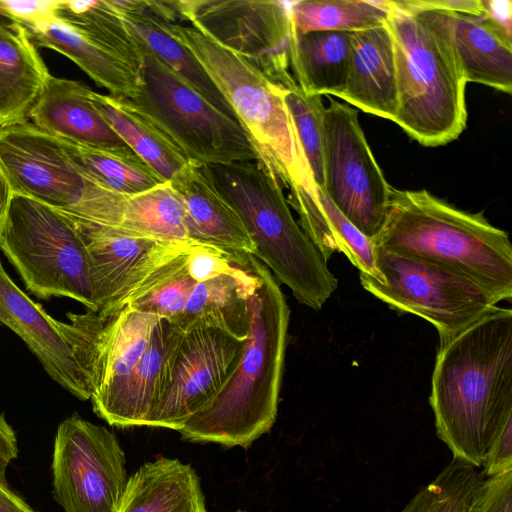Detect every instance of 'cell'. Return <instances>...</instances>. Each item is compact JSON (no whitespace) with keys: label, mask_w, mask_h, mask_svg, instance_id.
Wrapping results in <instances>:
<instances>
[{"label":"cell","mask_w":512,"mask_h":512,"mask_svg":"<svg viewBox=\"0 0 512 512\" xmlns=\"http://www.w3.org/2000/svg\"><path fill=\"white\" fill-rule=\"evenodd\" d=\"M130 100L191 162L218 165L258 161L237 120L215 108L144 48L139 91Z\"/></svg>","instance_id":"cell-9"},{"label":"cell","mask_w":512,"mask_h":512,"mask_svg":"<svg viewBox=\"0 0 512 512\" xmlns=\"http://www.w3.org/2000/svg\"><path fill=\"white\" fill-rule=\"evenodd\" d=\"M13 192L0 168V235L5 224Z\"/></svg>","instance_id":"cell-45"},{"label":"cell","mask_w":512,"mask_h":512,"mask_svg":"<svg viewBox=\"0 0 512 512\" xmlns=\"http://www.w3.org/2000/svg\"><path fill=\"white\" fill-rule=\"evenodd\" d=\"M90 92L82 82L50 75L27 119L59 140L96 148L125 146L94 108Z\"/></svg>","instance_id":"cell-24"},{"label":"cell","mask_w":512,"mask_h":512,"mask_svg":"<svg viewBox=\"0 0 512 512\" xmlns=\"http://www.w3.org/2000/svg\"><path fill=\"white\" fill-rule=\"evenodd\" d=\"M94 108L118 137L164 182L190 163L177 144L129 98L90 92Z\"/></svg>","instance_id":"cell-29"},{"label":"cell","mask_w":512,"mask_h":512,"mask_svg":"<svg viewBox=\"0 0 512 512\" xmlns=\"http://www.w3.org/2000/svg\"><path fill=\"white\" fill-rule=\"evenodd\" d=\"M207 166L252 237L255 257L298 302L321 309L338 280L294 219L280 182L257 160Z\"/></svg>","instance_id":"cell-5"},{"label":"cell","mask_w":512,"mask_h":512,"mask_svg":"<svg viewBox=\"0 0 512 512\" xmlns=\"http://www.w3.org/2000/svg\"><path fill=\"white\" fill-rule=\"evenodd\" d=\"M50 75L25 26L0 20V127L27 120Z\"/></svg>","instance_id":"cell-27"},{"label":"cell","mask_w":512,"mask_h":512,"mask_svg":"<svg viewBox=\"0 0 512 512\" xmlns=\"http://www.w3.org/2000/svg\"><path fill=\"white\" fill-rule=\"evenodd\" d=\"M249 331L241 358L218 392L180 429L183 440L248 448L274 425L284 370L290 309L272 272L255 256Z\"/></svg>","instance_id":"cell-2"},{"label":"cell","mask_w":512,"mask_h":512,"mask_svg":"<svg viewBox=\"0 0 512 512\" xmlns=\"http://www.w3.org/2000/svg\"><path fill=\"white\" fill-rule=\"evenodd\" d=\"M192 246L157 268L128 296L122 306L153 314L174 324L196 284L187 265Z\"/></svg>","instance_id":"cell-35"},{"label":"cell","mask_w":512,"mask_h":512,"mask_svg":"<svg viewBox=\"0 0 512 512\" xmlns=\"http://www.w3.org/2000/svg\"><path fill=\"white\" fill-rule=\"evenodd\" d=\"M336 97L393 122L398 93L393 42L386 24L352 32L346 82Z\"/></svg>","instance_id":"cell-23"},{"label":"cell","mask_w":512,"mask_h":512,"mask_svg":"<svg viewBox=\"0 0 512 512\" xmlns=\"http://www.w3.org/2000/svg\"><path fill=\"white\" fill-rule=\"evenodd\" d=\"M182 335L173 323L160 318L134 368L91 397L94 412L111 426H145L170 380Z\"/></svg>","instance_id":"cell-18"},{"label":"cell","mask_w":512,"mask_h":512,"mask_svg":"<svg viewBox=\"0 0 512 512\" xmlns=\"http://www.w3.org/2000/svg\"><path fill=\"white\" fill-rule=\"evenodd\" d=\"M177 21L242 57L276 85H296L290 70L289 2L254 0L171 1Z\"/></svg>","instance_id":"cell-11"},{"label":"cell","mask_w":512,"mask_h":512,"mask_svg":"<svg viewBox=\"0 0 512 512\" xmlns=\"http://www.w3.org/2000/svg\"><path fill=\"white\" fill-rule=\"evenodd\" d=\"M50 12L134 67L140 74L143 49L125 26L113 0L49 1Z\"/></svg>","instance_id":"cell-32"},{"label":"cell","mask_w":512,"mask_h":512,"mask_svg":"<svg viewBox=\"0 0 512 512\" xmlns=\"http://www.w3.org/2000/svg\"><path fill=\"white\" fill-rule=\"evenodd\" d=\"M324 111V192L369 240L381 231L392 186L378 165L358 113L328 96Z\"/></svg>","instance_id":"cell-12"},{"label":"cell","mask_w":512,"mask_h":512,"mask_svg":"<svg viewBox=\"0 0 512 512\" xmlns=\"http://www.w3.org/2000/svg\"><path fill=\"white\" fill-rule=\"evenodd\" d=\"M465 512H512V470L485 478L467 502Z\"/></svg>","instance_id":"cell-38"},{"label":"cell","mask_w":512,"mask_h":512,"mask_svg":"<svg viewBox=\"0 0 512 512\" xmlns=\"http://www.w3.org/2000/svg\"><path fill=\"white\" fill-rule=\"evenodd\" d=\"M287 201L299 215L300 227L325 261L334 252L343 253L359 272L383 282L375 265L371 240L338 210L324 190L298 186L289 190Z\"/></svg>","instance_id":"cell-26"},{"label":"cell","mask_w":512,"mask_h":512,"mask_svg":"<svg viewBox=\"0 0 512 512\" xmlns=\"http://www.w3.org/2000/svg\"><path fill=\"white\" fill-rule=\"evenodd\" d=\"M385 22L394 51L398 109L393 120L419 144L457 139L467 124L466 80L442 31L422 12L394 8Z\"/></svg>","instance_id":"cell-4"},{"label":"cell","mask_w":512,"mask_h":512,"mask_svg":"<svg viewBox=\"0 0 512 512\" xmlns=\"http://www.w3.org/2000/svg\"><path fill=\"white\" fill-rule=\"evenodd\" d=\"M169 183L183 203L191 241L217 248L237 261L255 256L252 237L207 165L191 162Z\"/></svg>","instance_id":"cell-20"},{"label":"cell","mask_w":512,"mask_h":512,"mask_svg":"<svg viewBox=\"0 0 512 512\" xmlns=\"http://www.w3.org/2000/svg\"><path fill=\"white\" fill-rule=\"evenodd\" d=\"M386 7L406 12L446 11L472 16H484L482 0H384Z\"/></svg>","instance_id":"cell-40"},{"label":"cell","mask_w":512,"mask_h":512,"mask_svg":"<svg viewBox=\"0 0 512 512\" xmlns=\"http://www.w3.org/2000/svg\"><path fill=\"white\" fill-rule=\"evenodd\" d=\"M487 17L509 38L512 32V2L510 0H482Z\"/></svg>","instance_id":"cell-43"},{"label":"cell","mask_w":512,"mask_h":512,"mask_svg":"<svg viewBox=\"0 0 512 512\" xmlns=\"http://www.w3.org/2000/svg\"><path fill=\"white\" fill-rule=\"evenodd\" d=\"M0 512H36L11 491L6 482H0Z\"/></svg>","instance_id":"cell-44"},{"label":"cell","mask_w":512,"mask_h":512,"mask_svg":"<svg viewBox=\"0 0 512 512\" xmlns=\"http://www.w3.org/2000/svg\"><path fill=\"white\" fill-rule=\"evenodd\" d=\"M430 406L436 434L453 454L481 468L512 419V310L493 306L439 345Z\"/></svg>","instance_id":"cell-1"},{"label":"cell","mask_w":512,"mask_h":512,"mask_svg":"<svg viewBox=\"0 0 512 512\" xmlns=\"http://www.w3.org/2000/svg\"><path fill=\"white\" fill-rule=\"evenodd\" d=\"M484 479L482 470L453 458L401 512H459Z\"/></svg>","instance_id":"cell-36"},{"label":"cell","mask_w":512,"mask_h":512,"mask_svg":"<svg viewBox=\"0 0 512 512\" xmlns=\"http://www.w3.org/2000/svg\"><path fill=\"white\" fill-rule=\"evenodd\" d=\"M125 26L146 51L153 54L222 113L236 115L192 52L169 30L177 16L171 1L113 0Z\"/></svg>","instance_id":"cell-21"},{"label":"cell","mask_w":512,"mask_h":512,"mask_svg":"<svg viewBox=\"0 0 512 512\" xmlns=\"http://www.w3.org/2000/svg\"><path fill=\"white\" fill-rule=\"evenodd\" d=\"M283 99L316 188L324 190V111L322 96L307 95L298 85L281 87Z\"/></svg>","instance_id":"cell-37"},{"label":"cell","mask_w":512,"mask_h":512,"mask_svg":"<svg viewBox=\"0 0 512 512\" xmlns=\"http://www.w3.org/2000/svg\"><path fill=\"white\" fill-rule=\"evenodd\" d=\"M0 250L38 298L68 297L96 311L87 253L71 217L13 193Z\"/></svg>","instance_id":"cell-8"},{"label":"cell","mask_w":512,"mask_h":512,"mask_svg":"<svg viewBox=\"0 0 512 512\" xmlns=\"http://www.w3.org/2000/svg\"><path fill=\"white\" fill-rule=\"evenodd\" d=\"M125 463L113 432L74 413L54 439L55 500L64 512H118L129 480Z\"/></svg>","instance_id":"cell-13"},{"label":"cell","mask_w":512,"mask_h":512,"mask_svg":"<svg viewBox=\"0 0 512 512\" xmlns=\"http://www.w3.org/2000/svg\"><path fill=\"white\" fill-rule=\"evenodd\" d=\"M238 262L223 251L202 244H195L188 253V272L196 283L230 272Z\"/></svg>","instance_id":"cell-39"},{"label":"cell","mask_w":512,"mask_h":512,"mask_svg":"<svg viewBox=\"0 0 512 512\" xmlns=\"http://www.w3.org/2000/svg\"><path fill=\"white\" fill-rule=\"evenodd\" d=\"M243 344L213 328L183 333L170 380L145 426L182 429L233 373Z\"/></svg>","instance_id":"cell-14"},{"label":"cell","mask_w":512,"mask_h":512,"mask_svg":"<svg viewBox=\"0 0 512 512\" xmlns=\"http://www.w3.org/2000/svg\"><path fill=\"white\" fill-rule=\"evenodd\" d=\"M465 506H466V505H465ZM459 512H465V507H464L462 510H460Z\"/></svg>","instance_id":"cell-47"},{"label":"cell","mask_w":512,"mask_h":512,"mask_svg":"<svg viewBox=\"0 0 512 512\" xmlns=\"http://www.w3.org/2000/svg\"><path fill=\"white\" fill-rule=\"evenodd\" d=\"M245 257L241 262H235L232 271L195 284L174 323L181 332L213 328L239 341L246 340L249 298L255 286V277L244 264Z\"/></svg>","instance_id":"cell-25"},{"label":"cell","mask_w":512,"mask_h":512,"mask_svg":"<svg viewBox=\"0 0 512 512\" xmlns=\"http://www.w3.org/2000/svg\"><path fill=\"white\" fill-rule=\"evenodd\" d=\"M57 140L84 173L122 196H134L164 182L127 145L96 148Z\"/></svg>","instance_id":"cell-31"},{"label":"cell","mask_w":512,"mask_h":512,"mask_svg":"<svg viewBox=\"0 0 512 512\" xmlns=\"http://www.w3.org/2000/svg\"><path fill=\"white\" fill-rule=\"evenodd\" d=\"M374 259L383 282L359 272L362 287L391 308L427 320L440 345L499 303L474 281L441 265L379 247Z\"/></svg>","instance_id":"cell-10"},{"label":"cell","mask_w":512,"mask_h":512,"mask_svg":"<svg viewBox=\"0 0 512 512\" xmlns=\"http://www.w3.org/2000/svg\"><path fill=\"white\" fill-rule=\"evenodd\" d=\"M374 247L419 258L474 281L499 302L512 297L508 233L482 213L461 210L426 189L392 188Z\"/></svg>","instance_id":"cell-3"},{"label":"cell","mask_w":512,"mask_h":512,"mask_svg":"<svg viewBox=\"0 0 512 512\" xmlns=\"http://www.w3.org/2000/svg\"><path fill=\"white\" fill-rule=\"evenodd\" d=\"M118 228L160 241L195 243L189 238L183 203L169 182L127 197Z\"/></svg>","instance_id":"cell-33"},{"label":"cell","mask_w":512,"mask_h":512,"mask_svg":"<svg viewBox=\"0 0 512 512\" xmlns=\"http://www.w3.org/2000/svg\"><path fill=\"white\" fill-rule=\"evenodd\" d=\"M419 12L447 37L466 82L511 93L512 43L499 27L485 16L433 10Z\"/></svg>","instance_id":"cell-22"},{"label":"cell","mask_w":512,"mask_h":512,"mask_svg":"<svg viewBox=\"0 0 512 512\" xmlns=\"http://www.w3.org/2000/svg\"><path fill=\"white\" fill-rule=\"evenodd\" d=\"M289 15L297 33H352L385 24L389 12L376 0H299L289 2Z\"/></svg>","instance_id":"cell-34"},{"label":"cell","mask_w":512,"mask_h":512,"mask_svg":"<svg viewBox=\"0 0 512 512\" xmlns=\"http://www.w3.org/2000/svg\"><path fill=\"white\" fill-rule=\"evenodd\" d=\"M9 19L8 15L3 7L2 1L0 0V20Z\"/></svg>","instance_id":"cell-46"},{"label":"cell","mask_w":512,"mask_h":512,"mask_svg":"<svg viewBox=\"0 0 512 512\" xmlns=\"http://www.w3.org/2000/svg\"><path fill=\"white\" fill-rule=\"evenodd\" d=\"M88 257L96 311L118 310L157 268L198 243L166 242L131 235L118 227L71 217Z\"/></svg>","instance_id":"cell-16"},{"label":"cell","mask_w":512,"mask_h":512,"mask_svg":"<svg viewBox=\"0 0 512 512\" xmlns=\"http://www.w3.org/2000/svg\"><path fill=\"white\" fill-rule=\"evenodd\" d=\"M233 109L260 162L282 187H315L281 87L237 54L192 26L169 23Z\"/></svg>","instance_id":"cell-6"},{"label":"cell","mask_w":512,"mask_h":512,"mask_svg":"<svg viewBox=\"0 0 512 512\" xmlns=\"http://www.w3.org/2000/svg\"><path fill=\"white\" fill-rule=\"evenodd\" d=\"M0 322L26 343L54 381L80 400L91 399L85 375L59 321L48 315L12 281L1 261Z\"/></svg>","instance_id":"cell-19"},{"label":"cell","mask_w":512,"mask_h":512,"mask_svg":"<svg viewBox=\"0 0 512 512\" xmlns=\"http://www.w3.org/2000/svg\"><path fill=\"white\" fill-rule=\"evenodd\" d=\"M235 512H243V511L238 510V511H235Z\"/></svg>","instance_id":"cell-48"},{"label":"cell","mask_w":512,"mask_h":512,"mask_svg":"<svg viewBox=\"0 0 512 512\" xmlns=\"http://www.w3.org/2000/svg\"><path fill=\"white\" fill-rule=\"evenodd\" d=\"M0 168L15 194L87 222L122 223L127 197L84 173L56 138L28 120L0 127Z\"/></svg>","instance_id":"cell-7"},{"label":"cell","mask_w":512,"mask_h":512,"mask_svg":"<svg viewBox=\"0 0 512 512\" xmlns=\"http://www.w3.org/2000/svg\"><path fill=\"white\" fill-rule=\"evenodd\" d=\"M59 326L94 394L126 376L146 350L159 317L122 306L100 313H68Z\"/></svg>","instance_id":"cell-15"},{"label":"cell","mask_w":512,"mask_h":512,"mask_svg":"<svg viewBox=\"0 0 512 512\" xmlns=\"http://www.w3.org/2000/svg\"><path fill=\"white\" fill-rule=\"evenodd\" d=\"M118 512H208L195 469L157 457L129 477Z\"/></svg>","instance_id":"cell-28"},{"label":"cell","mask_w":512,"mask_h":512,"mask_svg":"<svg viewBox=\"0 0 512 512\" xmlns=\"http://www.w3.org/2000/svg\"><path fill=\"white\" fill-rule=\"evenodd\" d=\"M351 34L342 31L297 33L291 28L290 70L305 94L336 97L343 90Z\"/></svg>","instance_id":"cell-30"},{"label":"cell","mask_w":512,"mask_h":512,"mask_svg":"<svg viewBox=\"0 0 512 512\" xmlns=\"http://www.w3.org/2000/svg\"><path fill=\"white\" fill-rule=\"evenodd\" d=\"M481 468L485 478L512 470V419L492 440Z\"/></svg>","instance_id":"cell-41"},{"label":"cell","mask_w":512,"mask_h":512,"mask_svg":"<svg viewBox=\"0 0 512 512\" xmlns=\"http://www.w3.org/2000/svg\"><path fill=\"white\" fill-rule=\"evenodd\" d=\"M18 446L15 431L0 413V482H6V471L17 458Z\"/></svg>","instance_id":"cell-42"},{"label":"cell","mask_w":512,"mask_h":512,"mask_svg":"<svg viewBox=\"0 0 512 512\" xmlns=\"http://www.w3.org/2000/svg\"><path fill=\"white\" fill-rule=\"evenodd\" d=\"M11 20L28 30L36 46L55 50L77 64L110 95L134 98L140 85L139 72L95 41L56 18L49 1L17 2L3 0Z\"/></svg>","instance_id":"cell-17"}]
</instances>
